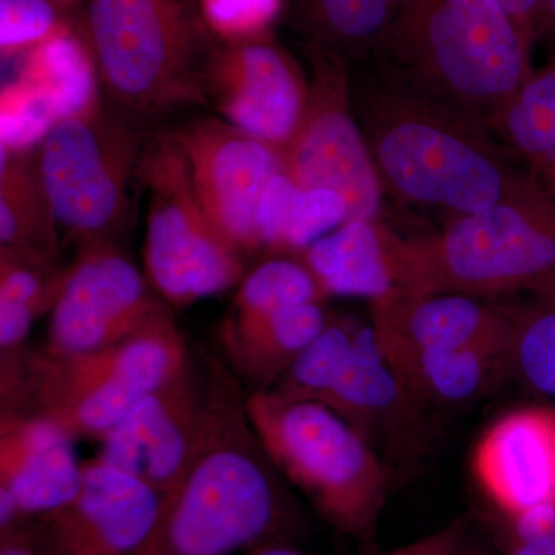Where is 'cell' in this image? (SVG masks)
<instances>
[{"label":"cell","instance_id":"obj_24","mask_svg":"<svg viewBox=\"0 0 555 555\" xmlns=\"http://www.w3.org/2000/svg\"><path fill=\"white\" fill-rule=\"evenodd\" d=\"M349 221L345 196L327 189H302L286 171L270 179L258 208L261 247L273 254L301 255Z\"/></svg>","mask_w":555,"mask_h":555},{"label":"cell","instance_id":"obj_25","mask_svg":"<svg viewBox=\"0 0 555 555\" xmlns=\"http://www.w3.org/2000/svg\"><path fill=\"white\" fill-rule=\"evenodd\" d=\"M0 152V248L60 262V225L36 159H28V153Z\"/></svg>","mask_w":555,"mask_h":555},{"label":"cell","instance_id":"obj_42","mask_svg":"<svg viewBox=\"0 0 555 555\" xmlns=\"http://www.w3.org/2000/svg\"><path fill=\"white\" fill-rule=\"evenodd\" d=\"M463 555H491L488 551L485 550L483 546L477 545V543L470 542L467 539V543L465 546V551H463Z\"/></svg>","mask_w":555,"mask_h":555},{"label":"cell","instance_id":"obj_18","mask_svg":"<svg viewBox=\"0 0 555 555\" xmlns=\"http://www.w3.org/2000/svg\"><path fill=\"white\" fill-rule=\"evenodd\" d=\"M372 327L385 352L509 345L513 301L392 291L372 301Z\"/></svg>","mask_w":555,"mask_h":555},{"label":"cell","instance_id":"obj_35","mask_svg":"<svg viewBox=\"0 0 555 555\" xmlns=\"http://www.w3.org/2000/svg\"><path fill=\"white\" fill-rule=\"evenodd\" d=\"M467 539V521L465 518H459L409 545L377 555H463Z\"/></svg>","mask_w":555,"mask_h":555},{"label":"cell","instance_id":"obj_28","mask_svg":"<svg viewBox=\"0 0 555 555\" xmlns=\"http://www.w3.org/2000/svg\"><path fill=\"white\" fill-rule=\"evenodd\" d=\"M403 0H298L308 46L349 60L374 57Z\"/></svg>","mask_w":555,"mask_h":555},{"label":"cell","instance_id":"obj_40","mask_svg":"<svg viewBox=\"0 0 555 555\" xmlns=\"http://www.w3.org/2000/svg\"><path fill=\"white\" fill-rule=\"evenodd\" d=\"M539 42L546 46L550 61L555 62V0H543L542 30Z\"/></svg>","mask_w":555,"mask_h":555},{"label":"cell","instance_id":"obj_43","mask_svg":"<svg viewBox=\"0 0 555 555\" xmlns=\"http://www.w3.org/2000/svg\"><path fill=\"white\" fill-rule=\"evenodd\" d=\"M54 2L60 3H72V2H78V0H54Z\"/></svg>","mask_w":555,"mask_h":555},{"label":"cell","instance_id":"obj_39","mask_svg":"<svg viewBox=\"0 0 555 555\" xmlns=\"http://www.w3.org/2000/svg\"><path fill=\"white\" fill-rule=\"evenodd\" d=\"M505 555H555L554 539L535 540V542H518V540L502 539Z\"/></svg>","mask_w":555,"mask_h":555},{"label":"cell","instance_id":"obj_7","mask_svg":"<svg viewBox=\"0 0 555 555\" xmlns=\"http://www.w3.org/2000/svg\"><path fill=\"white\" fill-rule=\"evenodd\" d=\"M208 28L188 0H91L89 46L101 86L131 115L204 104Z\"/></svg>","mask_w":555,"mask_h":555},{"label":"cell","instance_id":"obj_36","mask_svg":"<svg viewBox=\"0 0 555 555\" xmlns=\"http://www.w3.org/2000/svg\"><path fill=\"white\" fill-rule=\"evenodd\" d=\"M502 517L505 520L503 539L535 542L555 537V505L529 507L513 516Z\"/></svg>","mask_w":555,"mask_h":555},{"label":"cell","instance_id":"obj_15","mask_svg":"<svg viewBox=\"0 0 555 555\" xmlns=\"http://www.w3.org/2000/svg\"><path fill=\"white\" fill-rule=\"evenodd\" d=\"M67 505L31 521L43 555H134L163 514L166 496L100 456L82 462Z\"/></svg>","mask_w":555,"mask_h":555},{"label":"cell","instance_id":"obj_14","mask_svg":"<svg viewBox=\"0 0 555 555\" xmlns=\"http://www.w3.org/2000/svg\"><path fill=\"white\" fill-rule=\"evenodd\" d=\"M204 93L230 126L283 152L305 118L309 79L269 35L214 49Z\"/></svg>","mask_w":555,"mask_h":555},{"label":"cell","instance_id":"obj_37","mask_svg":"<svg viewBox=\"0 0 555 555\" xmlns=\"http://www.w3.org/2000/svg\"><path fill=\"white\" fill-rule=\"evenodd\" d=\"M513 16L526 38L539 43L542 30L543 0H496Z\"/></svg>","mask_w":555,"mask_h":555},{"label":"cell","instance_id":"obj_38","mask_svg":"<svg viewBox=\"0 0 555 555\" xmlns=\"http://www.w3.org/2000/svg\"><path fill=\"white\" fill-rule=\"evenodd\" d=\"M0 555H43L33 525L0 532Z\"/></svg>","mask_w":555,"mask_h":555},{"label":"cell","instance_id":"obj_20","mask_svg":"<svg viewBox=\"0 0 555 555\" xmlns=\"http://www.w3.org/2000/svg\"><path fill=\"white\" fill-rule=\"evenodd\" d=\"M299 257L324 297L372 302L398 288L397 232L382 219H350Z\"/></svg>","mask_w":555,"mask_h":555},{"label":"cell","instance_id":"obj_3","mask_svg":"<svg viewBox=\"0 0 555 555\" xmlns=\"http://www.w3.org/2000/svg\"><path fill=\"white\" fill-rule=\"evenodd\" d=\"M534 47L496 0H403L374 57L492 130L534 73Z\"/></svg>","mask_w":555,"mask_h":555},{"label":"cell","instance_id":"obj_16","mask_svg":"<svg viewBox=\"0 0 555 555\" xmlns=\"http://www.w3.org/2000/svg\"><path fill=\"white\" fill-rule=\"evenodd\" d=\"M324 406L363 437L390 477L414 469L427 454L429 414L401 385L372 324H361L349 366Z\"/></svg>","mask_w":555,"mask_h":555},{"label":"cell","instance_id":"obj_10","mask_svg":"<svg viewBox=\"0 0 555 555\" xmlns=\"http://www.w3.org/2000/svg\"><path fill=\"white\" fill-rule=\"evenodd\" d=\"M308 56V108L283 150L284 171L299 188L345 196L349 221L379 219L385 189L358 122L347 61L310 46Z\"/></svg>","mask_w":555,"mask_h":555},{"label":"cell","instance_id":"obj_32","mask_svg":"<svg viewBox=\"0 0 555 555\" xmlns=\"http://www.w3.org/2000/svg\"><path fill=\"white\" fill-rule=\"evenodd\" d=\"M62 120L56 104L38 87L14 78L0 93V145L9 153H28Z\"/></svg>","mask_w":555,"mask_h":555},{"label":"cell","instance_id":"obj_30","mask_svg":"<svg viewBox=\"0 0 555 555\" xmlns=\"http://www.w3.org/2000/svg\"><path fill=\"white\" fill-rule=\"evenodd\" d=\"M323 298L320 284L302 259H266L241 281L224 323H244Z\"/></svg>","mask_w":555,"mask_h":555},{"label":"cell","instance_id":"obj_8","mask_svg":"<svg viewBox=\"0 0 555 555\" xmlns=\"http://www.w3.org/2000/svg\"><path fill=\"white\" fill-rule=\"evenodd\" d=\"M137 173L149 189L144 275L170 308H188L240 286L246 257L201 206L188 159L173 134L142 150Z\"/></svg>","mask_w":555,"mask_h":555},{"label":"cell","instance_id":"obj_2","mask_svg":"<svg viewBox=\"0 0 555 555\" xmlns=\"http://www.w3.org/2000/svg\"><path fill=\"white\" fill-rule=\"evenodd\" d=\"M211 408L188 477L134 555H244L291 540L299 511L248 420L243 386L208 353Z\"/></svg>","mask_w":555,"mask_h":555},{"label":"cell","instance_id":"obj_26","mask_svg":"<svg viewBox=\"0 0 555 555\" xmlns=\"http://www.w3.org/2000/svg\"><path fill=\"white\" fill-rule=\"evenodd\" d=\"M16 78L42 90L62 119L101 107L100 72L89 40L65 28L21 54Z\"/></svg>","mask_w":555,"mask_h":555},{"label":"cell","instance_id":"obj_31","mask_svg":"<svg viewBox=\"0 0 555 555\" xmlns=\"http://www.w3.org/2000/svg\"><path fill=\"white\" fill-rule=\"evenodd\" d=\"M511 377L555 400V294L513 301Z\"/></svg>","mask_w":555,"mask_h":555},{"label":"cell","instance_id":"obj_41","mask_svg":"<svg viewBox=\"0 0 555 555\" xmlns=\"http://www.w3.org/2000/svg\"><path fill=\"white\" fill-rule=\"evenodd\" d=\"M244 555H309L299 551L298 547L292 546L291 543L286 542H276V543H268V545H262L255 547V550L248 551V553Z\"/></svg>","mask_w":555,"mask_h":555},{"label":"cell","instance_id":"obj_11","mask_svg":"<svg viewBox=\"0 0 555 555\" xmlns=\"http://www.w3.org/2000/svg\"><path fill=\"white\" fill-rule=\"evenodd\" d=\"M173 315L147 278L112 240L79 246L50 312L40 349L75 356L116 345Z\"/></svg>","mask_w":555,"mask_h":555},{"label":"cell","instance_id":"obj_23","mask_svg":"<svg viewBox=\"0 0 555 555\" xmlns=\"http://www.w3.org/2000/svg\"><path fill=\"white\" fill-rule=\"evenodd\" d=\"M67 268L0 248V386L17 374L31 328L50 313L64 286Z\"/></svg>","mask_w":555,"mask_h":555},{"label":"cell","instance_id":"obj_34","mask_svg":"<svg viewBox=\"0 0 555 555\" xmlns=\"http://www.w3.org/2000/svg\"><path fill=\"white\" fill-rule=\"evenodd\" d=\"M208 30L224 42L264 38L275 24L284 0H199Z\"/></svg>","mask_w":555,"mask_h":555},{"label":"cell","instance_id":"obj_17","mask_svg":"<svg viewBox=\"0 0 555 555\" xmlns=\"http://www.w3.org/2000/svg\"><path fill=\"white\" fill-rule=\"evenodd\" d=\"M75 440L49 420L0 414V532L61 509L78 494Z\"/></svg>","mask_w":555,"mask_h":555},{"label":"cell","instance_id":"obj_21","mask_svg":"<svg viewBox=\"0 0 555 555\" xmlns=\"http://www.w3.org/2000/svg\"><path fill=\"white\" fill-rule=\"evenodd\" d=\"M328 318L321 302L315 301L244 323L222 321L218 328L219 358L246 390H270L323 331Z\"/></svg>","mask_w":555,"mask_h":555},{"label":"cell","instance_id":"obj_5","mask_svg":"<svg viewBox=\"0 0 555 555\" xmlns=\"http://www.w3.org/2000/svg\"><path fill=\"white\" fill-rule=\"evenodd\" d=\"M192 352L173 315L90 352L53 356L31 347L13 382L0 387V414L40 416L75 441H100Z\"/></svg>","mask_w":555,"mask_h":555},{"label":"cell","instance_id":"obj_13","mask_svg":"<svg viewBox=\"0 0 555 555\" xmlns=\"http://www.w3.org/2000/svg\"><path fill=\"white\" fill-rule=\"evenodd\" d=\"M193 189L215 228L244 257L262 250L258 208L270 179L284 170L283 152L228 122L201 120L177 131Z\"/></svg>","mask_w":555,"mask_h":555},{"label":"cell","instance_id":"obj_29","mask_svg":"<svg viewBox=\"0 0 555 555\" xmlns=\"http://www.w3.org/2000/svg\"><path fill=\"white\" fill-rule=\"evenodd\" d=\"M360 327L353 318H328L323 331L269 392L288 401L326 404L349 366Z\"/></svg>","mask_w":555,"mask_h":555},{"label":"cell","instance_id":"obj_1","mask_svg":"<svg viewBox=\"0 0 555 555\" xmlns=\"http://www.w3.org/2000/svg\"><path fill=\"white\" fill-rule=\"evenodd\" d=\"M352 96L383 189L401 204L462 217L531 177L489 127L383 69Z\"/></svg>","mask_w":555,"mask_h":555},{"label":"cell","instance_id":"obj_9","mask_svg":"<svg viewBox=\"0 0 555 555\" xmlns=\"http://www.w3.org/2000/svg\"><path fill=\"white\" fill-rule=\"evenodd\" d=\"M137 134L105 113L62 119L36 155L40 181L57 225L79 246L112 240L127 210V189L138 169Z\"/></svg>","mask_w":555,"mask_h":555},{"label":"cell","instance_id":"obj_19","mask_svg":"<svg viewBox=\"0 0 555 555\" xmlns=\"http://www.w3.org/2000/svg\"><path fill=\"white\" fill-rule=\"evenodd\" d=\"M473 473L502 516L555 505L554 409L526 406L500 416L478 440Z\"/></svg>","mask_w":555,"mask_h":555},{"label":"cell","instance_id":"obj_6","mask_svg":"<svg viewBox=\"0 0 555 555\" xmlns=\"http://www.w3.org/2000/svg\"><path fill=\"white\" fill-rule=\"evenodd\" d=\"M244 404L281 477L338 532L374 545L392 478L377 452L324 404L269 390H244Z\"/></svg>","mask_w":555,"mask_h":555},{"label":"cell","instance_id":"obj_12","mask_svg":"<svg viewBox=\"0 0 555 555\" xmlns=\"http://www.w3.org/2000/svg\"><path fill=\"white\" fill-rule=\"evenodd\" d=\"M210 408L208 353L193 349L173 377L141 398L126 418L101 438L98 456L169 495L198 456Z\"/></svg>","mask_w":555,"mask_h":555},{"label":"cell","instance_id":"obj_33","mask_svg":"<svg viewBox=\"0 0 555 555\" xmlns=\"http://www.w3.org/2000/svg\"><path fill=\"white\" fill-rule=\"evenodd\" d=\"M54 0H0V51L3 60L21 56L65 30Z\"/></svg>","mask_w":555,"mask_h":555},{"label":"cell","instance_id":"obj_22","mask_svg":"<svg viewBox=\"0 0 555 555\" xmlns=\"http://www.w3.org/2000/svg\"><path fill=\"white\" fill-rule=\"evenodd\" d=\"M385 352V350H383ZM401 385L427 414L465 408L511 377L509 345L385 352Z\"/></svg>","mask_w":555,"mask_h":555},{"label":"cell","instance_id":"obj_4","mask_svg":"<svg viewBox=\"0 0 555 555\" xmlns=\"http://www.w3.org/2000/svg\"><path fill=\"white\" fill-rule=\"evenodd\" d=\"M397 291L506 299L555 294V195L529 177L494 206L398 240Z\"/></svg>","mask_w":555,"mask_h":555},{"label":"cell","instance_id":"obj_27","mask_svg":"<svg viewBox=\"0 0 555 555\" xmlns=\"http://www.w3.org/2000/svg\"><path fill=\"white\" fill-rule=\"evenodd\" d=\"M492 131L555 195V62L534 69L496 116Z\"/></svg>","mask_w":555,"mask_h":555}]
</instances>
